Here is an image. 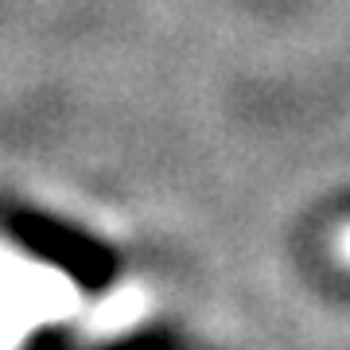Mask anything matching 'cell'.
<instances>
[{
  "mask_svg": "<svg viewBox=\"0 0 350 350\" xmlns=\"http://www.w3.org/2000/svg\"><path fill=\"white\" fill-rule=\"evenodd\" d=\"M335 253H338V261L350 265V222L338 230V238H335Z\"/></svg>",
  "mask_w": 350,
  "mask_h": 350,
  "instance_id": "6da1fadb",
  "label": "cell"
}]
</instances>
